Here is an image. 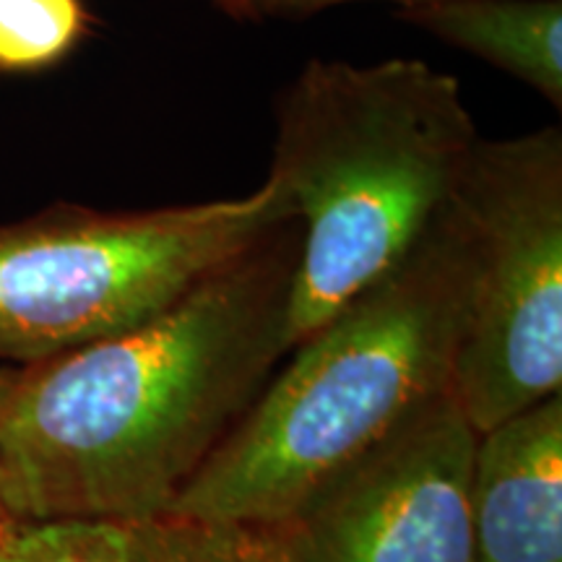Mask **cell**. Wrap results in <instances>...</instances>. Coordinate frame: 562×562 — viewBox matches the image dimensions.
Masks as SVG:
<instances>
[{
    "label": "cell",
    "instance_id": "cell-2",
    "mask_svg": "<svg viewBox=\"0 0 562 562\" xmlns=\"http://www.w3.org/2000/svg\"><path fill=\"white\" fill-rule=\"evenodd\" d=\"M463 252L442 203L404 261L294 344L167 513L281 524L453 391Z\"/></svg>",
    "mask_w": 562,
    "mask_h": 562
},
{
    "label": "cell",
    "instance_id": "cell-1",
    "mask_svg": "<svg viewBox=\"0 0 562 562\" xmlns=\"http://www.w3.org/2000/svg\"><path fill=\"white\" fill-rule=\"evenodd\" d=\"M297 248L290 220L128 331L13 372L0 402L11 516L170 510L290 355Z\"/></svg>",
    "mask_w": 562,
    "mask_h": 562
},
{
    "label": "cell",
    "instance_id": "cell-8",
    "mask_svg": "<svg viewBox=\"0 0 562 562\" xmlns=\"http://www.w3.org/2000/svg\"><path fill=\"white\" fill-rule=\"evenodd\" d=\"M402 16L562 108V0H425Z\"/></svg>",
    "mask_w": 562,
    "mask_h": 562
},
{
    "label": "cell",
    "instance_id": "cell-14",
    "mask_svg": "<svg viewBox=\"0 0 562 562\" xmlns=\"http://www.w3.org/2000/svg\"><path fill=\"white\" fill-rule=\"evenodd\" d=\"M11 510H9V503H5V487H3V469H0V524L9 521Z\"/></svg>",
    "mask_w": 562,
    "mask_h": 562
},
{
    "label": "cell",
    "instance_id": "cell-11",
    "mask_svg": "<svg viewBox=\"0 0 562 562\" xmlns=\"http://www.w3.org/2000/svg\"><path fill=\"white\" fill-rule=\"evenodd\" d=\"M83 0H0V74H34L66 60L91 32Z\"/></svg>",
    "mask_w": 562,
    "mask_h": 562
},
{
    "label": "cell",
    "instance_id": "cell-5",
    "mask_svg": "<svg viewBox=\"0 0 562 562\" xmlns=\"http://www.w3.org/2000/svg\"><path fill=\"white\" fill-rule=\"evenodd\" d=\"M446 214L467 271L453 393L484 432L562 391V131L476 140Z\"/></svg>",
    "mask_w": 562,
    "mask_h": 562
},
{
    "label": "cell",
    "instance_id": "cell-6",
    "mask_svg": "<svg viewBox=\"0 0 562 562\" xmlns=\"http://www.w3.org/2000/svg\"><path fill=\"white\" fill-rule=\"evenodd\" d=\"M476 438L442 393L277 524L294 562H476Z\"/></svg>",
    "mask_w": 562,
    "mask_h": 562
},
{
    "label": "cell",
    "instance_id": "cell-7",
    "mask_svg": "<svg viewBox=\"0 0 562 562\" xmlns=\"http://www.w3.org/2000/svg\"><path fill=\"white\" fill-rule=\"evenodd\" d=\"M472 524L476 562H562V393L480 432Z\"/></svg>",
    "mask_w": 562,
    "mask_h": 562
},
{
    "label": "cell",
    "instance_id": "cell-13",
    "mask_svg": "<svg viewBox=\"0 0 562 562\" xmlns=\"http://www.w3.org/2000/svg\"><path fill=\"white\" fill-rule=\"evenodd\" d=\"M216 9L227 13L229 19L235 21H252L250 19V9H248V0H211Z\"/></svg>",
    "mask_w": 562,
    "mask_h": 562
},
{
    "label": "cell",
    "instance_id": "cell-9",
    "mask_svg": "<svg viewBox=\"0 0 562 562\" xmlns=\"http://www.w3.org/2000/svg\"><path fill=\"white\" fill-rule=\"evenodd\" d=\"M136 526L140 562H294L277 524L159 513Z\"/></svg>",
    "mask_w": 562,
    "mask_h": 562
},
{
    "label": "cell",
    "instance_id": "cell-15",
    "mask_svg": "<svg viewBox=\"0 0 562 562\" xmlns=\"http://www.w3.org/2000/svg\"><path fill=\"white\" fill-rule=\"evenodd\" d=\"M13 372L16 370H0V402H3L5 391H9V385L13 381Z\"/></svg>",
    "mask_w": 562,
    "mask_h": 562
},
{
    "label": "cell",
    "instance_id": "cell-3",
    "mask_svg": "<svg viewBox=\"0 0 562 562\" xmlns=\"http://www.w3.org/2000/svg\"><path fill=\"white\" fill-rule=\"evenodd\" d=\"M480 138L459 79L419 58L311 60L294 76L269 172L300 229L286 347L404 261Z\"/></svg>",
    "mask_w": 562,
    "mask_h": 562
},
{
    "label": "cell",
    "instance_id": "cell-12",
    "mask_svg": "<svg viewBox=\"0 0 562 562\" xmlns=\"http://www.w3.org/2000/svg\"><path fill=\"white\" fill-rule=\"evenodd\" d=\"M344 3H360V0H248V9H250L252 21L269 19V16L300 19V16H313V13H321ZM391 3L414 5V3H425V0H391Z\"/></svg>",
    "mask_w": 562,
    "mask_h": 562
},
{
    "label": "cell",
    "instance_id": "cell-10",
    "mask_svg": "<svg viewBox=\"0 0 562 562\" xmlns=\"http://www.w3.org/2000/svg\"><path fill=\"white\" fill-rule=\"evenodd\" d=\"M0 562H140L138 526L112 516L9 518Z\"/></svg>",
    "mask_w": 562,
    "mask_h": 562
},
{
    "label": "cell",
    "instance_id": "cell-4",
    "mask_svg": "<svg viewBox=\"0 0 562 562\" xmlns=\"http://www.w3.org/2000/svg\"><path fill=\"white\" fill-rule=\"evenodd\" d=\"M294 220L271 178L186 206H53L0 227V360L34 364L165 311Z\"/></svg>",
    "mask_w": 562,
    "mask_h": 562
}]
</instances>
